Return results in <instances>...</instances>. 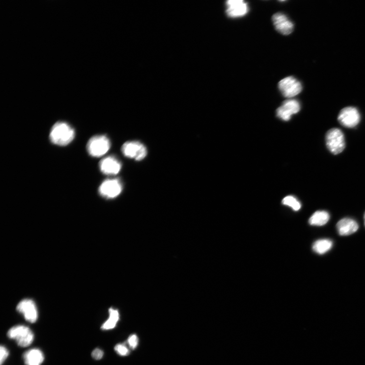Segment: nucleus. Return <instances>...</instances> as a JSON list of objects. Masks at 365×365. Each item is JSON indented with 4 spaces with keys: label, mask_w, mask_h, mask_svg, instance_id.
Masks as SVG:
<instances>
[{
    "label": "nucleus",
    "mask_w": 365,
    "mask_h": 365,
    "mask_svg": "<svg viewBox=\"0 0 365 365\" xmlns=\"http://www.w3.org/2000/svg\"><path fill=\"white\" fill-rule=\"evenodd\" d=\"M278 89L285 97H292L300 94L303 87L301 83L293 77H288L278 83Z\"/></svg>",
    "instance_id": "nucleus-6"
},
{
    "label": "nucleus",
    "mask_w": 365,
    "mask_h": 365,
    "mask_svg": "<svg viewBox=\"0 0 365 365\" xmlns=\"http://www.w3.org/2000/svg\"><path fill=\"white\" fill-rule=\"evenodd\" d=\"M111 143L109 139L104 135L92 137L87 145L89 153L94 157L103 156L109 151Z\"/></svg>",
    "instance_id": "nucleus-4"
},
{
    "label": "nucleus",
    "mask_w": 365,
    "mask_h": 365,
    "mask_svg": "<svg viewBox=\"0 0 365 365\" xmlns=\"http://www.w3.org/2000/svg\"><path fill=\"white\" fill-rule=\"evenodd\" d=\"M282 203L285 206L290 207L296 211L300 210L302 207L301 203L292 196H288L285 197L282 201Z\"/></svg>",
    "instance_id": "nucleus-19"
},
{
    "label": "nucleus",
    "mask_w": 365,
    "mask_h": 365,
    "mask_svg": "<svg viewBox=\"0 0 365 365\" xmlns=\"http://www.w3.org/2000/svg\"><path fill=\"white\" fill-rule=\"evenodd\" d=\"M109 314V318L102 327L103 330H108L114 328L119 321L120 314L118 310L110 308Z\"/></svg>",
    "instance_id": "nucleus-18"
},
{
    "label": "nucleus",
    "mask_w": 365,
    "mask_h": 365,
    "mask_svg": "<svg viewBox=\"0 0 365 365\" xmlns=\"http://www.w3.org/2000/svg\"><path fill=\"white\" fill-rule=\"evenodd\" d=\"M330 215L324 211H319L315 212L309 220V223L312 226H321L325 225L329 221Z\"/></svg>",
    "instance_id": "nucleus-16"
},
{
    "label": "nucleus",
    "mask_w": 365,
    "mask_h": 365,
    "mask_svg": "<svg viewBox=\"0 0 365 365\" xmlns=\"http://www.w3.org/2000/svg\"><path fill=\"white\" fill-rule=\"evenodd\" d=\"M92 357L96 360H101L104 356V352L99 348H96L92 353Z\"/></svg>",
    "instance_id": "nucleus-23"
},
{
    "label": "nucleus",
    "mask_w": 365,
    "mask_h": 365,
    "mask_svg": "<svg viewBox=\"0 0 365 365\" xmlns=\"http://www.w3.org/2000/svg\"><path fill=\"white\" fill-rule=\"evenodd\" d=\"M99 169L102 173L107 175H117L121 171L122 164L114 156H108L99 162Z\"/></svg>",
    "instance_id": "nucleus-13"
},
{
    "label": "nucleus",
    "mask_w": 365,
    "mask_h": 365,
    "mask_svg": "<svg viewBox=\"0 0 365 365\" xmlns=\"http://www.w3.org/2000/svg\"><path fill=\"white\" fill-rule=\"evenodd\" d=\"M7 335L9 338L15 340L18 345L22 347L29 346L34 338V334L31 330L24 325L12 327L8 331Z\"/></svg>",
    "instance_id": "nucleus-2"
},
{
    "label": "nucleus",
    "mask_w": 365,
    "mask_h": 365,
    "mask_svg": "<svg viewBox=\"0 0 365 365\" xmlns=\"http://www.w3.org/2000/svg\"><path fill=\"white\" fill-rule=\"evenodd\" d=\"M26 365H41L44 360L43 353L38 349H31L26 352L23 356Z\"/></svg>",
    "instance_id": "nucleus-15"
},
{
    "label": "nucleus",
    "mask_w": 365,
    "mask_h": 365,
    "mask_svg": "<svg viewBox=\"0 0 365 365\" xmlns=\"http://www.w3.org/2000/svg\"><path fill=\"white\" fill-rule=\"evenodd\" d=\"M333 245V243L331 240L322 239L315 242L313 244L312 248L315 252L322 255L328 252Z\"/></svg>",
    "instance_id": "nucleus-17"
},
{
    "label": "nucleus",
    "mask_w": 365,
    "mask_h": 365,
    "mask_svg": "<svg viewBox=\"0 0 365 365\" xmlns=\"http://www.w3.org/2000/svg\"><path fill=\"white\" fill-rule=\"evenodd\" d=\"M226 5V13L231 18L243 17L248 11L247 4L243 0H229Z\"/></svg>",
    "instance_id": "nucleus-10"
},
{
    "label": "nucleus",
    "mask_w": 365,
    "mask_h": 365,
    "mask_svg": "<svg viewBox=\"0 0 365 365\" xmlns=\"http://www.w3.org/2000/svg\"><path fill=\"white\" fill-rule=\"evenodd\" d=\"M301 110V105L295 99L285 101L276 110L277 117L284 121H289L292 115L297 114Z\"/></svg>",
    "instance_id": "nucleus-11"
},
{
    "label": "nucleus",
    "mask_w": 365,
    "mask_h": 365,
    "mask_svg": "<svg viewBox=\"0 0 365 365\" xmlns=\"http://www.w3.org/2000/svg\"><path fill=\"white\" fill-rule=\"evenodd\" d=\"M122 185L119 179H112L104 181L98 189V192L103 197L114 198L122 192Z\"/></svg>",
    "instance_id": "nucleus-7"
},
{
    "label": "nucleus",
    "mask_w": 365,
    "mask_h": 365,
    "mask_svg": "<svg viewBox=\"0 0 365 365\" xmlns=\"http://www.w3.org/2000/svg\"><path fill=\"white\" fill-rule=\"evenodd\" d=\"M122 151L125 157L137 161L143 160L147 154L146 147L138 141H130L125 143L122 147Z\"/></svg>",
    "instance_id": "nucleus-5"
},
{
    "label": "nucleus",
    "mask_w": 365,
    "mask_h": 365,
    "mask_svg": "<svg viewBox=\"0 0 365 365\" xmlns=\"http://www.w3.org/2000/svg\"><path fill=\"white\" fill-rule=\"evenodd\" d=\"M17 310L24 315V318L30 323H35L38 319V315L36 305L30 300H24L17 306Z\"/></svg>",
    "instance_id": "nucleus-9"
},
{
    "label": "nucleus",
    "mask_w": 365,
    "mask_h": 365,
    "mask_svg": "<svg viewBox=\"0 0 365 365\" xmlns=\"http://www.w3.org/2000/svg\"><path fill=\"white\" fill-rule=\"evenodd\" d=\"M337 229L340 236H347L354 234L359 229V225L353 219L344 218L338 222Z\"/></svg>",
    "instance_id": "nucleus-14"
},
{
    "label": "nucleus",
    "mask_w": 365,
    "mask_h": 365,
    "mask_svg": "<svg viewBox=\"0 0 365 365\" xmlns=\"http://www.w3.org/2000/svg\"><path fill=\"white\" fill-rule=\"evenodd\" d=\"M115 350L120 355L125 356L129 354L128 348L123 344H118L115 347Z\"/></svg>",
    "instance_id": "nucleus-20"
},
{
    "label": "nucleus",
    "mask_w": 365,
    "mask_h": 365,
    "mask_svg": "<svg viewBox=\"0 0 365 365\" xmlns=\"http://www.w3.org/2000/svg\"><path fill=\"white\" fill-rule=\"evenodd\" d=\"M326 143L329 151L332 153L336 155L341 153L345 147L343 132L338 128L331 129L326 134Z\"/></svg>",
    "instance_id": "nucleus-3"
},
{
    "label": "nucleus",
    "mask_w": 365,
    "mask_h": 365,
    "mask_svg": "<svg viewBox=\"0 0 365 365\" xmlns=\"http://www.w3.org/2000/svg\"><path fill=\"white\" fill-rule=\"evenodd\" d=\"M364 222H365V213L364 214Z\"/></svg>",
    "instance_id": "nucleus-24"
},
{
    "label": "nucleus",
    "mask_w": 365,
    "mask_h": 365,
    "mask_svg": "<svg viewBox=\"0 0 365 365\" xmlns=\"http://www.w3.org/2000/svg\"><path fill=\"white\" fill-rule=\"evenodd\" d=\"M361 116L358 110L353 107L343 109L340 112L338 120L340 123L344 127L353 128L360 122Z\"/></svg>",
    "instance_id": "nucleus-8"
},
{
    "label": "nucleus",
    "mask_w": 365,
    "mask_h": 365,
    "mask_svg": "<svg viewBox=\"0 0 365 365\" xmlns=\"http://www.w3.org/2000/svg\"><path fill=\"white\" fill-rule=\"evenodd\" d=\"M0 353H1V359H0V364L1 365L5 362L9 356V352L7 348L1 345L0 347Z\"/></svg>",
    "instance_id": "nucleus-22"
},
{
    "label": "nucleus",
    "mask_w": 365,
    "mask_h": 365,
    "mask_svg": "<svg viewBox=\"0 0 365 365\" xmlns=\"http://www.w3.org/2000/svg\"><path fill=\"white\" fill-rule=\"evenodd\" d=\"M272 20L275 29L280 34L288 35L293 31L294 24L284 14L275 13L273 16Z\"/></svg>",
    "instance_id": "nucleus-12"
},
{
    "label": "nucleus",
    "mask_w": 365,
    "mask_h": 365,
    "mask_svg": "<svg viewBox=\"0 0 365 365\" xmlns=\"http://www.w3.org/2000/svg\"><path fill=\"white\" fill-rule=\"evenodd\" d=\"M128 343L132 349H135L138 344V338L137 335H132L128 339Z\"/></svg>",
    "instance_id": "nucleus-21"
},
{
    "label": "nucleus",
    "mask_w": 365,
    "mask_h": 365,
    "mask_svg": "<svg viewBox=\"0 0 365 365\" xmlns=\"http://www.w3.org/2000/svg\"><path fill=\"white\" fill-rule=\"evenodd\" d=\"M75 135V130L70 125L64 122H58L53 126L49 138L53 144L64 146L69 144Z\"/></svg>",
    "instance_id": "nucleus-1"
}]
</instances>
